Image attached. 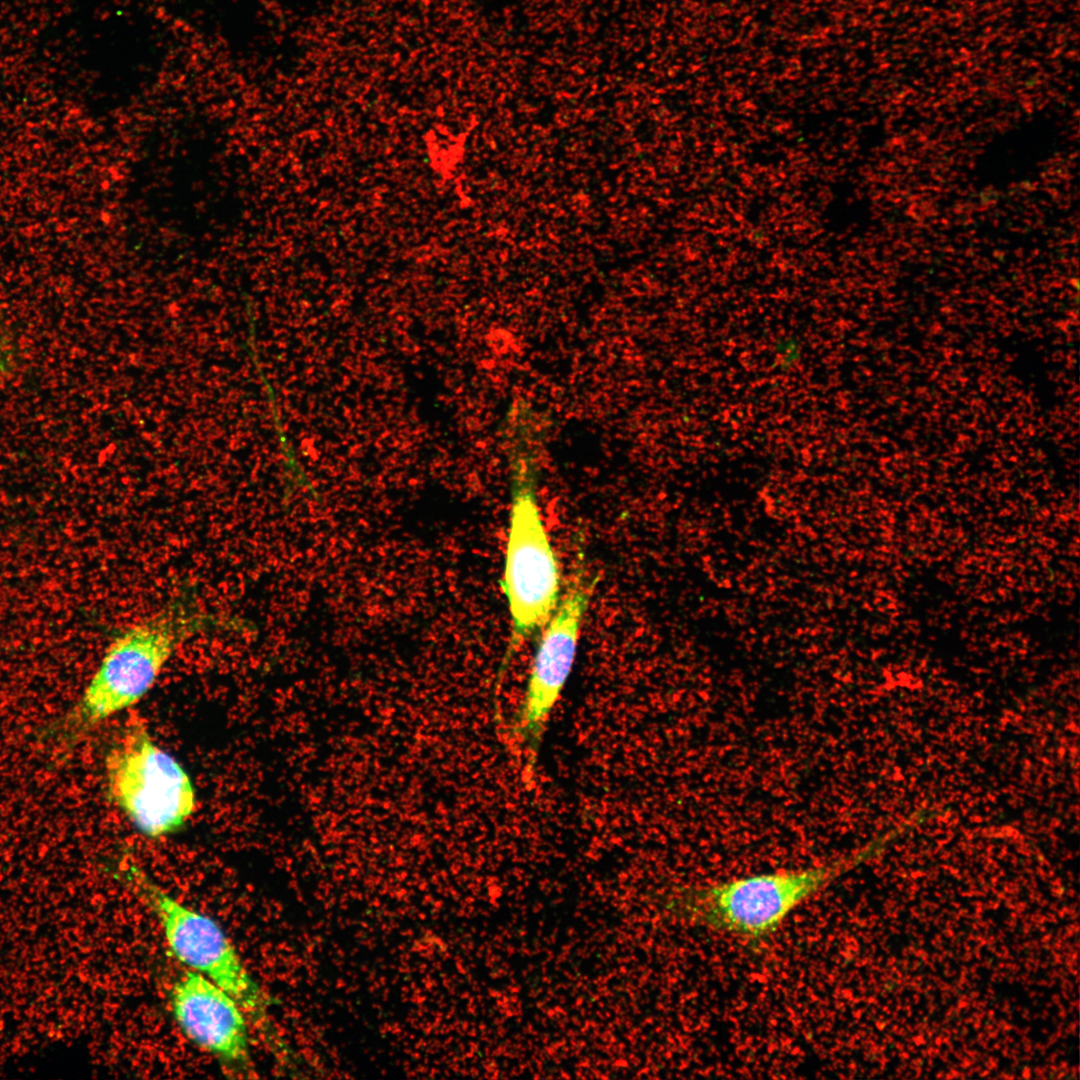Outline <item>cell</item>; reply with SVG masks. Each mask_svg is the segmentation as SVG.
Here are the masks:
<instances>
[{
  "mask_svg": "<svg viewBox=\"0 0 1080 1080\" xmlns=\"http://www.w3.org/2000/svg\"><path fill=\"white\" fill-rule=\"evenodd\" d=\"M849 865L838 859L679 889L665 900L674 917L745 940L773 934L801 904L829 886Z\"/></svg>",
  "mask_w": 1080,
  "mask_h": 1080,
  "instance_id": "obj_1",
  "label": "cell"
},
{
  "mask_svg": "<svg viewBox=\"0 0 1080 1080\" xmlns=\"http://www.w3.org/2000/svg\"><path fill=\"white\" fill-rule=\"evenodd\" d=\"M537 463L530 450L512 454V491L503 592L511 632L503 667L546 626L560 601L558 559L544 527L537 497Z\"/></svg>",
  "mask_w": 1080,
  "mask_h": 1080,
  "instance_id": "obj_2",
  "label": "cell"
},
{
  "mask_svg": "<svg viewBox=\"0 0 1080 1080\" xmlns=\"http://www.w3.org/2000/svg\"><path fill=\"white\" fill-rule=\"evenodd\" d=\"M105 769L110 798L146 837L176 833L196 810L189 774L142 723L128 724L108 752Z\"/></svg>",
  "mask_w": 1080,
  "mask_h": 1080,
  "instance_id": "obj_3",
  "label": "cell"
},
{
  "mask_svg": "<svg viewBox=\"0 0 1080 1080\" xmlns=\"http://www.w3.org/2000/svg\"><path fill=\"white\" fill-rule=\"evenodd\" d=\"M193 618L170 609L137 623L107 648L71 717L85 731L138 703L154 686L172 655L193 630Z\"/></svg>",
  "mask_w": 1080,
  "mask_h": 1080,
  "instance_id": "obj_4",
  "label": "cell"
},
{
  "mask_svg": "<svg viewBox=\"0 0 1080 1080\" xmlns=\"http://www.w3.org/2000/svg\"><path fill=\"white\" fill-rule=\"evenodd\" d=\"M129 872L131 887L153 912L174 956L231 994L245 1012L259 1013L265 1003L260 987L222 927L140 871Z\"/></svg>",
  "mask_w": 1080,
  "mask_h": 1080,
  "instance_id": "obj_5",
  "label": "cell"
},
{
  "mask_svg": "<svg viewBox=\"0 0 1080 1080\" xmlns=\"http://www.w3.org/2000/svg\"><path fill=\"white\" fill-rule=\"evenodd\" d=\"M597 583L582 570L570 579L538 642L512 731L528 751L532 768L548 722L571 673L581 625Z\"/></svg>",
  "mask_w": 1080,
  "mask_h": 1080,
  "instance_id": "obj_6",
  "label": "cell"
},
{
  "mask_svg": "<svg viewBox=\"0 0 1080 1080\" xmlns=\"http://www.w3.org/2000/svg\"><path fill=\"white\" fill-rule=\"evenodd\" d=\"M170 1005L178 1026L195 1045L226 1065L247 1064L245 1010L231 994L188 970L172 985Z\"/></svg>",
  "mask_w": 1080,
  "mask_h": 1080,
  "instance_id": "obj_7",
  "label": "cell"
}]
</instances>
